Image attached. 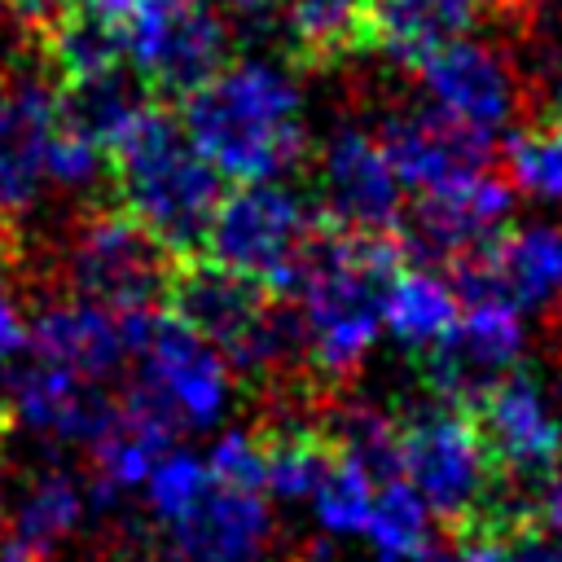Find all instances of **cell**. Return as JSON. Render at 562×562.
Wrapping results in <instances>:
<instances>
[{
	"instance_id": "1",
	"label": "cell",
	"mask_w": 562,
	"mask_h": 562,
	"mask_svg": "<svg viewBox=\"0 0 562 562\" xmlns=\"http://www.w3.org/2000/svg\"><path fill=\"white\" fill-rule=\"evenodd\" d=\"M404 263L413 259L400 233L342 228L316 211L312 237L299 259L294 294L312 334V369L334 395L356 382L378 338L386 290Z\"/></svg>"
},
{
	"instance_id": "2",
	"label": "cell",
	"mask_w": 562,
	"mask_h": 562,
	"mask_svg": "<svg viewBox=\"0 0 562 562\" xmlns=\"http://www.w3.org/2000/svg\"><path fill=\"white\" fill-rule=\"evenodd\" d=\"M180 255L158 241L127 206L79 202L53 241L22 255V303L83 299L114 316L162 307Z\"/></svg>"
},
{
	"instance_id": "3",
	"label": "cell",
	"mask_w": 562,
	"mask_h": 562,
	"mask_svg": "<svg viewBox=\"0 0 562 562\" xmlns=\"http://www.w3.org/2000/svg\"><path fill=\"white\" fill-rule=\"evenodd\" d=\"M220 171L189 145L167 101H136L105 136V184L180 259L202 255L211 215L224 198Z\"/></svg>"
},
{
	"instance_id": "4",
	"label": "cell",
	"mask_w": 562,
	"mask_h": 562,
	"mask_svg": "<svg viewBox=\"0 0 562 562\" xmlns=\"http://www.w3.org/2000/svg\"><path fill=\"white\" fill-rule=\"evenodd\" d=\"M303 97L290 75L263 61H233L180 101L189 145L237 184L294 171L307 158Z\"/></svg>"
},
{
	"instance_id": "5",
	"label": "cell",
	"mask_w": 562,
	"mask_h": 562,
	"mask_svg": "<svg viewBox=\"0 0 562 562\" xmlns=\"http://www.w3.org/2000/svg\"><path fill=\"white\" fill-rule=\"evenodd\" d=\"M312 211L299 206V198L272 180L259 184H237L233 193L220 198L202 255L268 285V290H290L299 277L303 246L312 237Z\"/></svg>"
},
{
	"instance_id": "6",
	"label": "cell",
	"mask_w": 562,
	"mask_h": 562,
	"mask_svg": "<svg viewBox=\"0 0 562 562\" xmlns=\"http://www.w3.org/2000/svg\"><path fill=\"white\" fill-rule=\"evenodd\" d=\"M127 61L145 97L180 105L228 66V31L206 0H140L127 22Z\"/></svg>"
},
{
	"instance_id": "7",
	"label": "cell",
	"mask_w": 562,
	"mask_h": 562,
	"mask_svg": "<svg viewBox=\"0 0 562 562\" xmlns=\"http://www.w3.org/2000/svg\"><path fill=\"white\" fill-rule=\"evenodd\" d=\"M162 562H303L285 549L263 492H241L206 479L202 492L158 522Z\"/></svg>"
},
{
	"instance_id": "8",
	"label": "cell",
	"mask_w": 562,
	"mask_h": 562,
	"mask_svg": "<svg viewBox=\"0 0 562 562\" xmlns=\"http://www.w3.org/2000/svg\"><path fill=\"white\" fill-rule=\"evenodd\" d=\"M57 88L48 70L0 75V250L26 255V215L48 180Z\"/></svg>"
},
{
	"instance_id": "9",
	"label": "cell",
	"mask_w": 562,
	"mask_h": 562,
	"mask_svg": "<svg viewBox=\"0 0 562 562\" xmlns=\"http://www.w3.org/2000/svg\"><path fill=\"white\" fill-rule=\"evenodd\" d=\"M465 408H470L501 479L509 487L536 496V487L562 461V426L549 413L540 382L522 364H514Z\"/></svg>"
},
{
	"instance_id": "10",
	"label": "cell",
	"mask_w": 562,
	"mask_h": 562,
	"mask_svg": "<svg viewBox=\"0 0 562 562\" xmlns=\"http://www.w3.org/2000/svg\"><path fill=\"white\" fill-rule=\"evenodd\" d=\"M417 75L443 110L470 119L483 132H496V127H509V123L518 127L522 119L549 110L536 97V83L518 70V61H509L496 44H479V40H465V35L435 48L417 66Z\"/></svg>"
},
{
	"instance_id": "11",
	"label": "cell",
	"mask_w": 562,
	"mask_h": 562,
	"mask_svg": "<svg viewBox=\"0 0 562 562\" xmlns=\"http://www.w3.org/2000/svg\"><path fill=\"white\" fill-rule=\"evenodd\" d=\"M514 211V184L501 171L461 176L435 189H417L400 211V241L413 263H448L452 255L479 246L505 228Z\"/></svg>"
},
{
	"instance_id": "12",
	"label": "cell",
	"mask_w": 562,
	"mask_h": 562,
	"mask_svg": "<svg viewBox=\"0 0 562 562\" xmlns=\"http://www.w3.org/2000/svg\"><path fill=\"white\" fill-rule=\"evenodd\" d=\"M378 140L386 149V162H391L395 180L408 184L413 193L461 180V176L492 171V162H496L492 132H483L470 119L443 110L439 101L386 114Z\"/></svg>"
},
{
	"instance_id": "13",
	"label": "cell",
	"mask_w": 562,
	"mask_h": 562,
	"mask_svg": "<svg viewBox=\"0 0 562 562\" xmlns=\"http://www.w3.org/2000/svg\"><path fill=\"white\" fill-rule=\"evenodd\" d=\"M321 215L360 228V233H395L400 228V180L386 162V149L364 127H342L325 145L316 162Z\"/></svg>"
},
{
	"instance_id": "14",
	"label": "cell",
	"mask_w": 562,
	"mask_h": 562,
	"mask_svg": "<svg viewBox=\"0 0 562 562\" xmlns=\"http://www.w3.org/2000/svg\"><path fill=\"white\" fill-rule=\"evenodd\" d=\"M140 378H149L171 408L184 417V426H211L228 404V364L224 356L189 329L167 307H154L149 334L140 347Z\"/></svg>"
},
{
	"instance_id": "15",
	"label": "cell",
	"mask_w": 562,
	"mask_h": 562,
	"mask_svg": "<svg viewBox=\"0 0 562 562\" xmlns=\"http://www.w3.org/2000/svg\"><path fill=\"white\" fill-rule=\"evenodd\" d=\"M4 395L22 422H31L44 435L75 439V443H92L119 404V395H110L101 382L57 369L40 356L4 373Z\"/></svg>"
},
{
	"instance_id": "16",
	"label": "cell",
	"mask_w": 562,
	"mask_h": 562,
	"mask_svg": "<svg viewBox=\"0 0 562 562\" xmlns=\"http://www.w3.org/2000/svg\"><path fill=\"white\" fill-rule=\"evenodd\" d=\"M26 347L31 356L92 382L119 373L127 356L119 316L83 299H40L35 316L26 321Z\"/></svg>"
},
{
	"instance_id": "17",
	"label": "cell",
	"mask_w": 562,
	"mask_h": 562,
	"mask_svg": "<svg viewBox=\"0 0 562 562\" xmlns=\"http://www.w3.org/2000/svg\"><path fill=\"white\" fill-rule=\"evenodd\" d=\"M281 26L299 70H338L373 53V22L364 0H290Z\"/></svg>"
},
{
	"instance_id": "18",
	"label": "cell",
	"mask_w": 562,
	"mask_h": 562,
	"mask_svg": "<svg viewBox=\"0 0 562 562\" xmlns=\"http://www.w3.org/2000/svg\"><path fill=\"white\" fill-rule=\"evenodd\" d=\"M373 22V53L417 70L435 48L474 26V0H364Z\"/></svg>"
},
{
	"instance_id": "19",
	"label": "cell",
	"mask_w": 562,
	"mask_h": 562,
	"mask_svg": "<svg viewBox=\"0 0 562 562\" xmlns=\"http://www.w3.org/2000/svg\"><path fill=\"white\" fill-rule=\"evenodd\" d=\"M382 321L386 329L400 338V347H408L413 356H426L430 347H439L457 321H461V303L452 294V285L417 263H404L386 290L382 303Z\"/></svg>"
},
{
	"instance_id": "20",
	"label": "cell",
	"mask_w": 562,
	"mask_h": 562,
	"mask_svg": "<svg viewBox=\"0 0 562 562\" xmlns=\"http://www.w3.org/2000/svg\"><path fill=\"white\" fill-rule=\"evenodd\" d=\"M496 255L518 312H544L562 299V233L549 224L501 228Z\"/></svg>"
},
{
	"instance_id": "21",
	"label": "cell",
	"mask_w": 562,
	"mask_h": 562,
	"mask_svg": "<svg viewBox=\"0 0 562 562\" xmlns=\"http://www.w3.org/2000/svg\"><path fill=\"white\" fill-rule=\"evenodd\" d=\"M79 518H83V483L61 465H44L40 474L26 479V492L9 518V531L48 558L79 527Z\"/></svg>"
},
{
	"instance_id": "22",
	"label": "cell",
	"mask_w": 562,
	"mask_h": 562,
	"mask_svg": "<svg viewBox=\"0 0 562 562\" xmlns=\"http://www.w3.org/2000/svg\"><path fill=\"white\" fill-rule=\"evenodd\" d=\"M501 176L514 184V193L562 198V105H549L514 127Z\"/></svg>"
},
{
	"instance_id": "23",
	"label": "cell",
	"mask_w": 562,
	"mask_h": 562,
	"mask_svg": "<svg viewBox=\"0 0 562 562\" xmlns=\"http://www.w3.org/2000/svg\"><path fill=\"white\" fill-rule=\"evenodd\" d=\"M364 536L382 549V558H426L430 553V509L422 505V496L404 483L391 479L373 492V509H369V527Z\"/></svg>"
},
{
	"instance_id": "24",
	"label": "cell",
	"mask_w": 562,
	"mask_h": 562,
	"mask_svg": "<svg viewBox=\"0 0 562 562\" xmlns=\"http://www.w3.org/2000/svg\"><path fill=\"white\" fill-rule=\"evenodd\" d=\"M373 479L347 457V452H338L334 461H329V470L321 474V483H316V492H312V501H316V514H321V522L329 527V531H364L369 527V509H373Z\"/></svg>"
},
{
	"instance_id": "25",
	"label": "cell",
	"mask_w": 562,
	"mask_h": 562,
	"mask_svg": "<svg viewBox=\"0 0 562 562\" xmlns=\"http://www.w3.org/2000/svg\"><path fill=\"white\" fill-rule=\"evenodd\" d=\"M211 479L228 483V487H241V492H268L263 487V452L255 443V435H224L215 448H211V461H206Z\"/></svg>"
},
{
	"instance_id": "26",
	"label": "cell",
	"mask_w": 562,
	"mask_h": 562,
	"mask_svg": "<svg viewBox=\"0 0 562 562\" xmlns=\"http://www.w3.org/2000/svg\"><path fill=\"white\" fill-rule=\"evenodd\" d=\"M0 4L13 13V22L22 26V35L31 40L35 53H44L83 9L79 0H0Z\"/></svg>"
},
{
	"instance_id": "27",
	"label": "cell",
	"mask_w": 562,
	"mask_h": 562,
	"mask_svg": "<svg viewBox=\"0 0 562 562\" xmlns=\"http://www.w3.org/2000/svg\"><path fill=\"white\" fill-rule=\"evenodd\" d=\"M22 303V255L0 250V360L26 347V312Z\"/></svg>"
},
{
	"instance_id": "28",
	"label": "cell",
	"mask_w": 562,
	"mask_h": 562,
	"mask_svg": "<svg viewBox=\"0 0 562 562\" xmlns=\"http://www.w3.org/2000/svg\"><path fill=\"white\" fill-rule=\"evenodd\" d=\"M492 549L501 562H562V536H553L544 522H531Z\"/></svg>"
},
{
	"instance_id": "29",
	"label": "cell",
	"mask_w": 562,
	"mask_h": 562,
	"mask_svg": "<svg viewBox=\"0 0 562 562\" xmlns=\"http://www.w3.org/2000/svg\"><path fill=\"white\" fill-rule=\"evenodd\" d=\"M474 4H479L496 26H509V31H522V35H527V31L549 13L553 0H474Z\"/></svg>"
},
{
	"instance_id": "30",
	"label": "cell",
	"mask_w": 562,
	"mask_h": 562,
	"mask_svg": "<svg viewBox=\"0 0 562 562\" xmlns=\"http://www.w3.org/2000/svg\"><path fill=\"white\" fill-rule=\"evenodd\" d=\"M536 518L553 531V536H562V461L549 470V479L536 487Z\"/></svg>"
},
{
	"instance_id": "31",
	"label": "cell",
	"mask_w": 562,
	"mask_h": 562,
	"mask_svg": "<svg viewBox=\"0 0 562 562\" xmlns=\"http://www.w3.org/2000/svg\"><path fill=\"white\" fill-rule=\"evenodd\" d=\"M417 562H501V558H496L492 544L474 540V544H448L443 553H426V558H417Z\"/></svg>"
},
{
	"instance_id": "32",
	"label": "cell",
	"mask_w": 562,
	"mask_h": 562,
	"mask_svg": "<svg viewBox=\"0 0 562 562\" xmlns=\"http://www.w3.org/2000/svg\"><path fill=\"white\" fill-rule=\"evenodd\" d=\"M0 562H48L40 549H31L22 536H13L9 527H0Z\"/></svg>"
},
{
	"instance_id": "33",
	"label": "cell",
	"mask_w": 562,
	"mask_h": 562,
	"mask_svg": "<svg viewBox=\"0 0 562 562\" xmlns=\"http://www.w3.org/2000/svg\"><path fill=\"white\" fill-rule=\"evenodd\" d=\"M544 334L553 338V360H558V382H562V299L544 307Z\"/></svg>"
},
{
	"instance_id": "34",
	"label": "cell",
	"mask_w": 562,
	"mask_h": 562,
	"mask_svg": "<svg viewBox=\"0 0 562 562\" xmlns=\"http://www.w3.org/2000/svg\"><path fill=\"white\" fill-rule=\"evenodd\" d=\"M13 426H18V413H13L9 395L0 391V452H4V443H9V435H13Z\"/></svg>"
},
{
	"instance_id": "35",
	"label": "cell",
	"mask_w": 562,
	"mask_h": 562,
	"mask_svg": "<svg viewBox=\"0 0 562 562\" xmlns=\"http://www.w3.org/2000/svg\"><path fill=\"white\" fill-rule=\"evenodd\" d=\"M224 4H233V9H263V4H272V0H224Z\"/></svg>"
},
{
	"instance_id": "36",
	"label": "cell",
	"mask_w": 562,
	"mask_h": 562,
	"mask_svg": "<svg viewBox=\"0 0 562 562\" xmlns=\"http://www.w3.org/2000/svg\"><path fill=\"white\" fill-rule=\"evenodd\" d=\"M0 527H4V514H0Z\"/></svg>"
}]
</instances>
